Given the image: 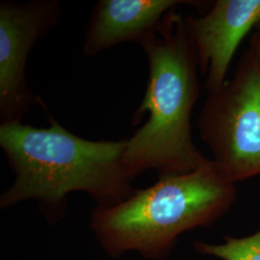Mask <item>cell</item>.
<instances>
[{
    "label": "cell",
    "mask_w": 260,
    "mask_h": 260,
    "mask_svg": "<svg viewBox=\"0 0 260 260\" xmlns=\"http://www.w3.org/2000/svg\"><path fill=\"white\" fill-rule=\"evenodd\" d=\"M47 127L0 124V147L15 180L0 197L6 209L35 201L49 223L64 217L68 195L82 192L96 206L119 204L137 189L124 163L125 140L92 141L66 129L48 113Z\"/></svg>",
    "instance_id": "obj_1"
},
{
    "label": "cell",
    "mask_w": 260,
    "mask_h": 260,
    "mask_svg": "<svg viewBox=\"0 0 260 260\" xmlns=\"http://www.w3.org/2000/svg\"><path fill=\"white\" fill-rule=\"evenodd\" d=\"M140 46L148 58L149 78L131 121L136 126L146 113L149 118L125 139L124 163L133 177L148 170L157 171L159 177L191 173L209 160L192 139L198 59L185 20L172 10L157 32Z\"/></svg>",
    "instance_id": "obj_2"
},
{
    "label": "cell",
    "mask_w": 260,
    "mask_h": 260,
    "mask_svg": "<svg viewBox=\"0 0 260 260\" xmlns=\"http://www.w3.org/2000/svg\"><path fill=\"white\" fill-rule=\"evenodd\" d=\"M235 193L234 183L209 160L191 173L161 176L119 204L95 206L89 225L110 257L134 251L144 259L167 260L182 233L212 224Z\"/></svg>",
    "instance_id": "obj_3"
},
{
    "label": "cell",
    "mask_w": 260,
    "mask_h": 260,
    "mask_svg": "<svg viewBox=\"0 0 260 260\" xmlns=\"http://www.w3.org/2000/svg\"><path fill=\"white\" fill-rule=\"evenodd\" d=\"M202 138L231 182L260 174V66L250 59L231 83L211 93L200 118Z\"/></svg>",
    "instance_id": "obj_4"
},
{
    "label": "cell",
    "mask_w": 260,
    "mask_h": 260,
    "mask_svg": "<svg viewBox=\"0 0 260 260\" xmlns=\"http://www.w3.org/2000/svg\"><path fill=\"white\" fill-rule=\"evenodd\" d=\"M58 0L1 1L0 3V121H21L40 103L28 84V56L61 17Z\"/></svg>",
    "instance_id": "obj_5"
},
{
    "label": "cell",
    "mask_w": 260,
    "mask_h": 260,
    "mask_svg": "<svg viewBox=\"0 0 260 260\" xmlns=\"http://www.w3.org/2000/svg\"><path fill=\"white\" fill-rule=\"evenodd\" d=\"M184 20L202 72L208 74L206 89L217 93L242 40L259 23L260 0H219L205 17Z\"/></svg>",
    "instance_id": "obj_6"
},
{
    "label": "cell",
    "mask_w": 260,
    "mask_h": 260,
    "mask_svg": "<svg viewBox=\"0 0 260 260\" xmlns=\"http://www.w3.org/2000/svg\"><path fill=\"white\" fill-rule=\"evenodd\" d=\"M189 1L100 0L85 33L83 54L94 56L125 42L141 44L156 33L172 10Z\"/></svg>",
    "instance_id": "obj_7"
},
{
    "label": "cell",
    "mask_w": 260,
    "mask_h": 260,
    "mask_svg": "<svg viewBox=\"0 0 260 260\" xmlns=\"http://www.w3.org/2000/svg\"><path fill=\"white\" fill-rule=\"evenodd\" d=\"M196 251L222 260H260V230L249 236L235 238L226 236L222 244L197 241Z\"/></svg>",
    "instance_id": "obj_8"
},
{
    "label": "cell",
    "mask_w": 260,
    "mask_h": 260,
    "mask_svg": "<svg viewBox=\"0 0 260 260\" xmlns=\"http://www.w3.org/2000/svg\"><path fill=\"white\" fill-rule=\"evenodd\" d=\"M258 27H260V21H259V23H258Z\"/></svg>",
    "instance_id": "obj_9"
},
{
    "label": "cell",
    "mask_w": 260,
    "mask_h": 260,
    "mask_svg": "<svg viewBox=\"0 0 260 260\" xmlns=\"http://www.w3.org/2000/svg\"><path fill=\"white\" fill-rule=\"evenodd\" d=\"M259 53H260V44H259Z\"/></svg>",
    "instance_id": "obj_10"
}]
</instances>
